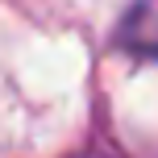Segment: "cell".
I'll list each match as a JSON object with an SVG mask.
<instances>
[{
	"label": "cell",
	"instance_id": "6da1fadb",
	"mask_svg": "<svg viewBox=\"0 0 158 158\" xmlns=\"http://www.w3.org/2000/svg\"><path fill=\"white\" fill-rule=\"evenodd\" d=\"M117 46L133 58H158V0H137L121 17Z\"/></svg>",
	"mask_w": 158,
	"mask_h": 158
}]
</instances>
